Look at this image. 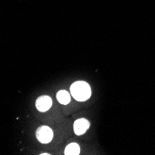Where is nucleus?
Masks as SVG:
<instances>
[{
    "label": "nucleus",
    "mask_w": 155,
    "mask_h": 155,
    "mask_svg": "<svg viewBox=\"0 0 155 155\" xmlns=\"http://www.w3.org/2000/svg\"><path fill=\"white\" fill-rule=\"evenodd\" d=\"M71 95L77 101H86L91 96L90 86L84 81H77L71 86Z\"/></svg>",
    "instance_id": "obj_1"
},
{
    "label": "nucleus",
    "mask_w": 155,
    "mask_h": 155,
    "mask_svg": "<svg viewBox=\"0 0 155 155\" xmlns=\"http://www.w3.org/2000/svg\"><path fill=\"white\" fill-rule=\"evenodd\" d=\"M36 138L38 141L43 143V144H48L49 143L52 138H53V131L50 127L47 125H42L36 130Z\"/></svg>",
    "instance_id": "obj_2"
},
{
    "label": "nucleus",
    "mask_w": 155,
    "mask_h": 155,
    "mask_svg": "<svg viewBox=\"0 0 155 155\" xmlns=\"http://www.w3.org/2000/svg\"><path fill=\"white\" fill-rule=\"evenodd\" d=\"M35 106H36V109L39 111L44 112V111L48 110L52 106L51 97H48V96H41V97H39L36 100V101H35Z\"/></svg>",
    "instance_id": "obj_3"
},
{
    "label": "nucleus",
    "mask_w": 155,
    "mask_h": 155,
    "mask_svg": "<svg viewBox=\"0 0 155 155\" xmlns=\"http://www.w3.org/2000/svg\"><path fill=\"white\" fill-rule=\"evenodd\" d=\"M90 126V123L84 118H80L78 120H76L74 122V133L77 135V136H81L83 134H84L87 129L89 128Z\"/></svg>",
    "instance_id": "obj_4"
},
{
    "label": "nucleus",
    "mask_w": 155,
    "mask_h": 155,
    "mask_svg": "<svg viewBox=\"0 0 155 155\" xmlns=\"http://www.w3.org/2000/svg\"><path fill=\"white\" fill-rule=\"evenodd\" d=\"M57 100L61 104L66 105L71 101V96L66 90H61L57 93Z\"/></svg>",
    "instance_id": "obj_5"
},
{
    "label": "nucleus",
    "mask_w": 155,
    "mask_h": 155,
    "mask_svg": "<svg viewBox=\"0 0 155 155\" xmlns=\"http://www.w3.org/2000/svg\"><path fill=\"white\" fill-rule=\"evenodd\" d=\"M64 153L66 155H78L80 153V147L77 143H71L66 147Z\"/></svg>",
    "instance_id": "obj_6"
}]
</instances>
